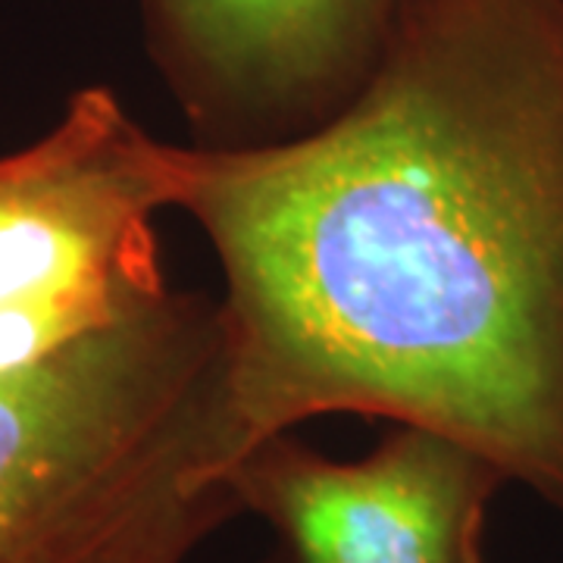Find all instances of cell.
Instances as JSON below:
<instances>
[{"instance_id": "obj_1", "label": "cell", "mask_w": 563, "mask_h": 563, "mask_svg": "<svg viewBox=\"0 0 563 563\" xmlns=\"http://www.w3.org/2000/svg\"><path fill=\"white\" fill-rule=\"evenodd\" d=\"M163 166L220 261L242 457L376 417L563 514V0H398L320 125Z\"/></svg>"}, {"instance_id": "obj_3", "label": "cell", "mask_w": 563, "mask_h": 563, "mask_svg": "<svg viewBox=\"0 0 563 563\" xmlns=\"http://www.w3.org/2000/svg\"><path fill=\"white\" fill-rule=\"evenodd\" d=\"M166 141L103 85L0 157V376L163 301Z\"/></svg>"}, {"instance_id": "obj_2", "label": "cell", "mask_w": 563, "mask_h": 563, "mask_svg": "<svg viewBox=\"0 0 563 563\" xmlns=\"http://www.w3.org/2000/svg\"><path fill=\"white\" fill-rule=\"evenodd\" d=\"M239 461L220 301L173 288L0 376V563H188Z\"/></svg>"}, {"instance_id": "obj_4", "label": "cell", "mask_w": 563, "mask_h": 563, "mask_svg": "<svg viewBox=\"0 0 563 563\" xmlns=\"http://www.w3.org/2000/svg\"><path fill=\"white\" fill-rule=\"evenodd\" d=\"M242 514L276 532L279 563H485V526L507 476L442 432L395 422L357 461L291 432L232 466Z\"/></svg>"}, {"instance_id": "obj_5", "label": "cell", "mask_w": 563, "mask_h": 563, "mask_svg": "<svg viewBox=\"0 0 563 563\" xmlns=\"http://www.w3.org/2000/svg\"><path fill=\"white\" fill-rule=\"evenodd\" d=\"M185 117L222 144L301 135L369 73L398 0H141Z\"/></svg>"}]
</instances>
